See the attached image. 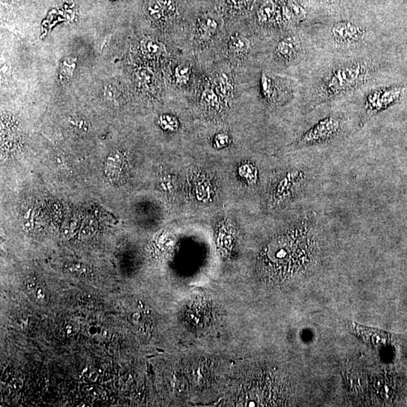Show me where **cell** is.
<instances>
[{
	"label": "cell",
	"mask_w": 407,
	"mask_h": 407,
	"mask_svg": "<svg viewBox=\"0 0 407 407\" xmlns=\"http://www.w3.org/2000/svg\"><path fill=\"white\" fill-rule=\"evenodd\" d=\"M338 121L332 118L324 119L314 126L311 131L305 134L302 138V143H315L318 142L326 141L334 137L338 131Z\"/></svg>",
	"instance_id": "6da1fadb"
},
{
	"label": "cell",
	"mask_w": 407,
	"mask_h": 407,
	"mask_svg": "<svg viewBox=\"0 0 407 407\" xmlns=\"http://www.w3.org/2000/svg\"><path fill=\"white\" fill-rule=\"evenodd\" d=\"M222 18L213 14L204 15L199 20V30L204 37L209 38L213 36L218 30L222 28Z\"/></svg>",
	"instance_id": "7a4b0ae2"
},
{
	"label": "cell",
	"mask_w": 407,
	"mask_h": 407,
	"mask_svg": "<svg viewBox=\"0 0 407 407\" xmlns=\"http://www.w3.org/2000/svg\"><path fill=\"white\" fill-rule=\"evenodd\" d=\"M359 75V70L357 68H349L340 71L336 73L330 83V86L333 89H343L342 87L350 85L351 83L356 79Z\"/></svg>",
	"instance_id": "3957f363"
},
{
	"label": "cell",
	"mask_w": 407,
	"mask_h": 407,
	"mask_svg": "<svg viewBox=\"0 0 407 407\" xmlns=\"http://www.w3.org/2000/svg\"><path fill=\"white\" fill-rule=\"evenodd\" d=\"M141 50L143 54L149 57H160L167 52L166 45L162 42L150 38H144L141 41Z\"/></svg>",
	"instance_id": "277c9868"
},
{
	"label": "cell",
	"mask_w": 407,
	"mask_h": 407,
	"mask_svg": "<svg viewBox=\"0 0 407 407\" xmlns=\"http://www.w3.org/2000/svg\"><path fill=\"white\" fill-rule=\"evenodd\" d=\"M333 36L340 42H350L355 40L360 35L358 29L354 26L347 25V24H340L337 25L333 30Z\"/></svg>",
	"instance_id": "5b68a950"
},
{
	"label": "cell",
	"mask_w": 407,
	"mask_h": 407,
	"mask_svg": "<svg viewBox=\"0 0 407 407\" xmlns=\"http://www.w3.org/2000/svg\"><path fill=\"white\" fill-rule=\"evenodd\" d=\"M215 91L222 99L229 100L233 95V86L226 75H219L215 80Z\"/></svg>",
	"instance_id": "8992f818"
},
{
	"label": "cell",
	"mask_w": 407,
	"mask_h": 407,
	"mask_svg": "<svg viewBox=\"0 0 407 407\" xmlns=\"http://www.w3.org/2000/svg\"><path fill=\"white\" fill-rule=\"evenodd\" d=\"M76 66V58L66 57L62 61L59 71V79L63 84H67L73 76L74 70Z\"/></svg>",
	"instance_id": "52a82bcc"
},
{
	"label": "cell",
	"mask_w": 407,
	"mask_h": 407,
	"mask_svg": "<svg viewBox=\"0 0 407 407\" xmlns=\"http://www.w3.org/2000/svg\"><path fill=\"white\" fill-rule=\"evenodd\" d=\"M228 47L233 52L245 53L251 47V42L245 36L236 34L230 38Z\"/></svg>",
	"instance_id": "ba28073f"
},
{
	"label": "cell",
	"mask_w": 407,
	"mask_h": 407,
	"mask_svg": "<svg viewBox=\"0 0 407 407\" xmlns=\"http://www.w3.org/2000/svg\"><path fill=\"white\" fill-rule=\"evenodd\" d=\"M296 49V42L293 38H286L279 42L276 51L281 57L288 58L294 54Z\"/></svg>",
	"instance_id": "9c48e42d"
},
{
	"label": "cell",
	"mask_w": 407,
	"mask_h": 407,
	"mask_svg": "<svg viewBox=\"0 0 407 407\" xmlns=\"http://www.w3.org/2000/svg\"><path fill=\"white\" fill-rule=\"evenodd\" d=\"M219 96L216 93V91L212 88H207L204 89L202 95V102L204 106L208 108L217 109L219 108Z\"/></svg>",
	"instance_id": "30bf717a"
},
{
	"label": "cell",
	"mask_w": 407,
	"mask_h": 407,
	"mask_svg": "<svg viewBox=\"0 0 407 407\" xmlns=\"http://www.w3.org/2000/svg\"><path fill=\"white\" fill-rule=\"evenodd\" d=\"M136 77H137V81L143 87H151L155 82V75L153 72L145 68L138 69L136 72Z\"/></svg>",
	"instance_id": "8fae6325"
},
{
	"label": "cell",
	"mask_w": 407,
	"mask_h": 407,
	"mask_svg": "<svg viewBox=\"0 0 407 407\" xmlns=\"http://www.w3.org/2000/svg\"><path fill=\"white\" fill-rule=\"evenodd\" d=\"M69 125L75 132L79 134H86L89 132L90 128L89 121L81 116H76L70 119Z\"/></svg>",
	"instance_id": "7c38bea8"
},
{
	"label": "cell",
	"mask_w": 407,
	"mask_h": 407,
	"mask_svg": "<svg viewBox=\"0 0 407 407\" xmlns=\"http://www.w3.org/2000/svg\"><path fill=\"white\" fill-rule=\"evenodd\" d=\"M190 73H191V68L189 65L181 64L175 69V78L177 83L180 85H184L188 83L190 80Z\"/></svg>",
	"instance_id": "4fadbf2b"
},
{
	"label": "cell",
	"mask_w": 407,
	"mask_h": 407,
	"mask_svg": "<svg viewBox=\"0 0 407 407\" xmlns=\"http://www.w3.org/2000/svg\"><path fill=\"white\" fill-rule=\"evenodd\" d=\"M104 97L109 102L115 103L119 100V89L114 85H107L104 88Z\"/></svg>",
	"instance_id": "5bb4252c"
},
{
	"label": "cell",
	"mask_w": 407,
	"mask_h": 407,
	"mask_svg": "<svg viewBox=\"0 0 407 407\" xmlns=\"http://www.w3.org/2000/svg\"><path fill=\"white\" fill-rule=\"evenodd\" d=\"M147 12L149 16L152 17L155 21H158V20H161V18H162L164 11L160 7L159 5L156 2V3H152V4L148 6Z\"/></svg>",
	"instance_id": "9a60e30c"
},
{
	"label": "cell",
	"mask_w": 407,
	"mask_h": 407,
	"mask_svg": "<svg viewBox=\"0 0 407 407\" xmlns=\"http://www.w3.org/2000/svg\"><path fill=\"white\" fill-rule=\"evenodd\" d=\"M272 6L269 3L264 5L261 9H260L258 12V18L260 21H266L271 18L272 16Z\"/></svg>",
	"instance_id": "2e32d148"
},
{
	"label": "cell",
	"mask_w": 407,
	"mask_h": 407,
	"mask_svg": "<svg viewBox=\"0 0 407 407\" xmlns=\"http://www.w3.org/2000/svg\"><path fill=\"white\" fill-rule=\"evenodd\" d=\"M261 83L263 93L266 96L270 97L272 95V87H273L272 80L266 74L263 73L262 75Z\"/></svg>",
	"instance_id": "e0dca14e"
},
{
	"label": "cell",
	"mask_w": 407,
	"mask_h": 407,
	"mask_svg": "<svg viewBox=\"0 0 407 407\" xmlns=\"http://www.w3.org/2000/svg\"><path fill=\"white\" fill-rule=\"evenodd\" d=\"M156 2L163 11L172 13L175 10V4L174 0H156Z\"/></svg>",
	"instance_id": "ac0fdd59"
},
{
	"label": "cell",
	"mask_w": 407,
	"mask_h": 407,
	"mask_svg": "<svg viewBox=\"0 0 407 407\" xmlns=\"http://www.w3.org/2000/svg\"><path fill=\"white\" fill-rule=\"evenodd\" d=\"M69 272L75 274H83L86 272V267L83 263H74L68 265Z\"/></svg>",
	"instance_id": "d6986e66"
},
{
	"label": "cell",
	"mask_w": 407,
	"mask_h": 407,
	"mask_svg": "<svg viewBox=\"0 0 407 407\" xmlns=\"http://www.w3.org/2000/svg\"><path fill=\"white\" fill-rule=\"evenodd\" d=\"M231 4L234 7L239 8L240 6H243L245 3H247V0H230Z\"/></svg>",
	"instance_id": "ffe728a7"
},
{
	"label": "cell",
	"mask_w": 407,
	"mask_h": 407,
	"mask_svg": "<svg viewBox=\"0 0 407 407\" xmlns=\"http://www.w3.org/2000/svg\"><path fill=\"white\" fill-rule=\"evenodd\" d=\"M88 331H89V334L92 336H95L98 334V328L96 326H94V325L89 327Z\"/></svg>",
	"instance_id": "44dd1931"
},
{
	"label": "cell",
	"mask_w": 407,
	"mask_h": 407,
	"mask_svg": "<svg viewBox=\"0 0 407 407\" xmlns=\"http://www.w3.org/2000/svg\"><path fill=\"white\" fill-rule=\"evenodd\" d=\"M66 331L67 334H72V332H73V326L72 324L66 325Z\"/></svg>",
	"instance_id": "7402d4cb"
},
{
	"label": "cell",
	"mask_w": 407,
	"mask_h": 407,
	"mask_svg": "<svg viewBox=\"0 0 407 407\" xmlns=\"http://www.w3.org/2000/svg\"><path fill=\"white\" fill-rule=\"evenodd\" d=\"M44 296H45V295H44V293H42V290H41V289H39V290H37V292H36V297H37L38 299H42V298H44Z\"/></svg>",
	"instance_id": "603a6c76"
},
{
	"label": "cell",
	"mask_w": 407,
	"mask_h": 407,
	"mask_svg": "<svg viewBox=\"0 0 407 407\" xmlns=\"http://www.w3.org/2000/svg\"><path fill=\"white\" fill-rule=\"evenodd\" d=\"M112 1H115V0H112Z\"/></svg>",
	"instance_id": "cb8c5ba5"
}]
</instances>
